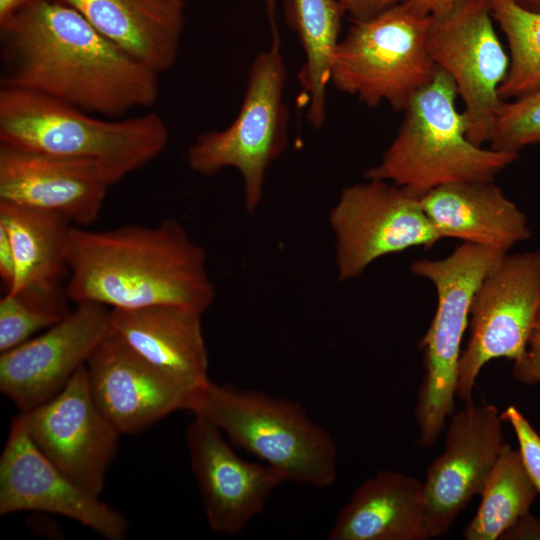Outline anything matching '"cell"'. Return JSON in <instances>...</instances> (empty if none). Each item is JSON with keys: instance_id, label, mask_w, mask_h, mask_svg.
I'll use <instances>...</instances> for the list:
<instances>
[{"instance_id": "cell-13", "label": "cell", "mask_w": 540, "mask_h": 540, "mask_svg": "<svg viewBox=\"0 0 540 540\" xmlns=\"http://www.w3.org/2000/svg\"><path fill=\"white\" fill-rule=\"evenodd\" d=\"M503 419L493 404L465 403L453 412L442 453L422 481L430 538L445 535L487 479L507 445Z\"/></svg>"}, {"instance_id": "cell-25", "label": "cell", "mask_w": 540, "mask_h": 540, "mask_svg": "<svg viewBox=\"0 0 540 540\" xmlns=\"http://www.w3.org/2000/svg\"><path fill=\"white\" fill-rule=\"evenodd\" d=\"M476 514L465 527L466 540H498L530 508L539 493L527 474L518 449L502 450L480 494Z\"/></svg>"}, {"instance_id": "cell-2", "label": "cell", "mask_w": 540, "mask_h": 540, "mask_svg": "<svg viewBox=\"0 0 540 540\" xmlns=\"http://www.w3.org/2000/svg\"><path fill=\"white\" fill-rule=\"evenodd\" d=\"M66 258L64 288L75 304L94 302L110 309L171 305L203 314L215 299L205 249L174 219L102 231L72 225Z\"/></svg>"}, {"instance_id": "cell-3", "label": "cell", "mask_w": 540, "mask_h": 540, "mask_svg": "<svg viewBox=\"0 0 540 540\" xmlns=\"http://www.w3.org/2000/svg\"><path fill=\"white\" fill-rule=\"evenodd\" d=\"M168 141L155 112L107 119L36 92L0 90V143L94 161L113 184L153 161Z\"/></svg>"}, {"instance_id": "cell-8", "label": "cell", "mask_w": 540, "mask_h": 540, "mask_svg": "<svg viewBox=\"0 0 540 540\" xmlns=\"http://www.w3.org/2000/svg\"><path fill=\"white\" fill-rule=\"evenodd\" d=\"M287 77L280 41H272L250 66L243 100L232 123L198 135L186 152L187 166L199 175L237 170L248 214L260 206L267 170L288 146Z\"/></svg>"}, {"instance_id": "cell-12", "label": "cell", "mask_w": 540, "mask_h": 540, "mask_svg": "<svg viewBox=\"0 0 540 540\" xmlns=\"http://www.w3.org/2000/svg\"><path fill=\"white\" fill-rule=\"evenodd\" d=\"M20 412L41 453L80 487L100 497L121 434L97 406L86 364L54 397Z\"/></svg>"}, {"instance_id": "cell-27", "label": "cell", "mask_w": 540, "mask_h": 540, "mask_svg": "<svg viewBox=\"0 0 540 540\" xmlns=\"http://www.w3.org/2000/svg\"><path fill=\"white\" fill-rule=\"evenodd\" d=\"M65 288L28 287L0 300V353L61 321L70 311Z\"/></svg>"}, {"instance_id": "cell-26", "label": "cell", "mask_w": 540, "mask_h": 540, "mask_svg": "<svg viewBox=\"0 0 540 540\" xmlns=\"http://www.w3.org/2000/svg\"><path fill=\"white\" fill-rule=\"evenodd\" d=\"M509 47V69L498 94L511 100L540 89V13L513 0H488Z\"/></svg>"}, {"instance_id": "cell-22", "label": "cell", "mask_w": 540, "mask_h": 540, "mask_svg": "<svg viewBox=\"0 0 540 540\" xmlns=\"http://www.w3.org/2000/svg\"><path fill=\"white\" fill-rule=\"evenodd\" d=\"M328 538L429 539L422 481L398 471H378L361 483L340 510Z\"/></svg>"}, {"instance_id": "cell-28", "label": "cell", "mask_w": 540, "mask_h": 540, "mask_svg": "<svg viewBox=\"0 0 540 540\" xmlns=\"http://www.w3.org/2000/svg\"><path fill=\"white\" fill-rule=\"evenodd\" d=\"M489 143L492 149L518 154L540 144V89L502 101Z\"/></svg>"}, {"instance_id": "cell-31", "label": "cell", "mask_w": 540, "mask_h": 540, "mask_svg": "<svg viewBox=\"0 0 540 540\" xmlns=\"http://www.w3.org/2000/svg\"><path fill=\"white\" fill-rule=\"evenodd\" d=\"M402 0H340L345 14L352 21L366 20L374 17L385 9Z\"/></svg>"}, {"instance_id": "cell-7", "label": "cell", "mask_w": 540, "mask_h": 540, "mask_svg": "<svg viewBox=\"0 0 540 540\" xmlns=\"http://www.w3.org/2000/svg\"><path fill=\"white\" fill-rule=\"evenodd\" d=\"M431 15L401 1L372 18L352 21L335 51L330 84L370 107L404 111L436 75L428 35Z\"/></svg>"}, {"instance_id": "cell-30", "label": "cell", "mask_w": 540, "mask_h": 540, "mask_svg": "<svg viewBox=\"0 0 540 540\" xmlns=\"http://www.w3.org/2000/svg\"><path fill=\"white\" fill-rule=\"evenodd\" d=\"M513 378L525 385L540 383V306L523 356L513 362Z\"/></svg>"}, {"instance_id": "cell-20", "label": "cell", "mask_w": 540, "mask_h": 540, "mask_svg": "<svg viewBox=\"0 0 540 540\" xmlns=\"http://www.w3.org/2000/svg\"><path fill=\"white\" fill-rule=\"evenodd\" d=\"M201 316L171 305L111 309V326L144 359L198 389L209 381Z\"/></svg>"}, {"instance_id": "cell-24", "label": "cell", "mask_w": 540, "mask_h": 540, "mask_svg": "<svg viewBox=\"0 0 540 540\" xmlns=\"http://www.w3.org/2000/svg\"><path fill=\"white\" fill-rule=\"evenodd\" d=\"M286 20L305 55L299 73L307 119L318 129L326 118V94L333 57L340 42V0H284Z\"/></svg>"}, {"instance_id": "cell-34", "label": "cell", "mask_w": 540, "mask_h": 540, "mask_svg": "<svg viewBox=\"0 0 540 540\" xmlns=\"http://www.w3.org/2000/svg\"><path fill=\"white\" fill-rule=\"evenodd\" d=\"M416 7L424 13L435 15L439 14L459 0H402Z\"/></svg>"}, {"instance_id": "cell-9", "label": "cell", "mask_w": 540, "mask_h": 540, "mask_svg": "<svg viewBox=\"0 0 540 540\" xmlns=\"http://www.w3.org/2000/svg\"><path fill=\"white\" fill-rule=\"evenodd\" d=\"M337 278H359L378 259L441 240L420 199L401 187L365 179L343 188L328 213Z\"/></svg>"}, {"instance_id": "cell-36", "label": "cell", "mask_w": 540, "mask_h": 540, "mask_svg": "<svg viewBox=\"0 0 540 540\" xmlns=\"http://www.w3.org/2000/svg\"><path fill=\"white\" fill-rule=\"evenodd\" d=\"M267 19L270 25L272 41H280L278 28L276 25V8L278 0H264Z\"/></svg>"}, {"instance_id": "cell-32", "label": "cell", "mask_w": 540, "mask_h": 540, "mask_svg": "<svg viewBox=\"0 0 540 540\" xmlns=\"http://www.w3.org/2000/svg\"><path fill=\"white\" fill-rule=\"evenodd\" d=\"M500 540H540V518L529 512L517 518L500 536Z\"/></svg>"}, {"instance_id": "cell-15", "label": "cell", "mask_w": 540, "mask_h": 540, "mask_svg": "<svg viewBox=\"0 0 540 540\" xmlns=\"http://www.w3.org/2000/svg\"><path fill=\"white\" fill-rule=\"evenodd\" d=\"M40 511L68 517L109 540H122L126 517L62 473L32 442L20 412L0 457V515Z\"/></svg>"}, {"instance_id": "cell-10", "label": "cell", "mask_w": 540, "mask_h": 540, "mask_svg": "<svg viewBox=\"0 0 540 540\" xmlns=\"http://www.w3.org/2000/svg\"><path fill=\"white\" fill-rule=\"evenodd\" d=\"M428 47L432 61L452 78L464 102L467 137L479 146L489 143L503 101L498 90L509 69L489 1L459 0L431 15Z\"/></svg>"}, {"instance_id": "cell-16", "label": "cell", "mask_w": 540, "mask_h": 540, "mask_svg": "<svg viewBox=\"0 0 540 540\" xmlns=\"http://www.w3.org/2000/svg\"><path fill=\"white\" fill-rule=\"evenodd\" d=\"M91 394L120 434H140L167 415L187 410L190 387L156 367L111 333L86 363Z\"/></svg>"}, {"instance_id": "cell-6", "label": "cell", "mask_w": 540, "mask_h": 540, "mask_svg": "<svg viewBox=\"0 0 540 540\" xmlns=\"http://www.w3.org/2000/svg\"><path fill=\"white\" fill-rule=\"evenodd\" d=\"M506 253L463 242L445 258H422L410 264L411 273L429 280L437 295L433 319L420 341L423 376L414 412L422 448L435 445L447 417L454 412L461 344L471 302L485 275Z\"/></svg>"}, {"instance_id": "cell-4", "label": "cell", "mask_w": 540, "mask_h": 540, "mask_svg": "<svg viewBox=\"0 0 540 540\" xmlns=\"http://www.w3.org/2000/svg\"><path fill=\"white\" fill-rule=\"evenodd\" d=\"M457 96L452 78L438 69L412 97L395 138L364 179L393 183L418 199L445 184L493 181L519 154L470 141Z\"/></svg>"}, {"instance_id": "cell-33", "label": "cell", "mask_w": 540, "mask_h": 540, "mask_svg": "<svg viewBox=\"0 0 540 540\" xmlns=\"http://www.w3.org/2000/svg\"><path fill=\"white\" fill-rule=\"evenodd\" d=\"M15 269V257L9 236L0 226V277L6 287V292L14 282Z\"/></svg>"}, {"instance_id": "cell-5", "label": "cell", "mask_w": 540, "mask_h": 540, "mask_svg": "<svg viewBox=\"0 0 540 540\" xmlns=\"http://www.w3.org/2000/svg\"><path fill=\"white\" fill-rule=\"evenodd\" d=\"M187 410L212 422L231 444L286 482L327 488L336 481V444L299 402L209 380L194 391Z\"/></svg>"}, {"instance_id": "cell-23", "label": "cell", "mask_w": 540, "mask_h": 540, "mask_svg": "<svg viewBox=\"0 0 540 540\" xmlns=\"http://www.w3.org/2000/svg\"><path fill=\"white\" fill-rule=\"evenodd\" d=\"M0 226L15 257V278L6 293L28 287H62L68 277L66 242L72 224L56 213L0 202Z\"/></svg>"}, {"instance_id": "cell-21", "label": "cell", "mask_w": 540, "mask_h": 540, "mask_svg": "<svg viewBox=\"0 0 540 540\" xmlns=\"http://www.w3.org/2000/svg\"><path fill=\"white\" fill-rule=\"evenodd\" d=\"M98 31L162 74L177 61L185 0H62Z\"/></svg>"}, {"instance_id": "cell-17", "label": "cell", "mask_w": 540, "mask_h": 540, "mask_svg": "<svg viewBox=\"0 0 540 540\" xmlns=\"http://www.w3.org/2000/svg\"><path fill=\"white\" fill-rule=\"evenodd\" d=\"M186 442L204 513L218 533L241 532L286 482L270 466L239 457L223 432L204 417L194 415Z\"/></svg>"}, {"instance_id": "cell-29", "label": "cell", "mask_w": 540, "mask_h": 540, "mask_svg": "<svg viewBox=\"0 0 540 540\" xmlns=\"http://www.w3.org/2000/svg\"><path fill=\"white\" fill-rule=\"evenodd\" d=\"M501 418L513 428L522 463L540 496V435L514 405L508 406Z\"/></svg>"}, {"instance_id": "cell-18", "label": "cell", "mask_w": 540, "mask_h": 540, "mask_svg": "<svg viewBox=\"0 0 540 540\" xmlns=\"http://www.w3.org/2000/svg\"><path fill=\"white\" fill-rule=\"evenodd\" d=\"M113 185L94 161L0 143V202L56 213L88 227Z\"/></svg>"}, {"instance_id": "cell-19", "label": "cell", "mask_w": 540, "mask_h": 540, "mask_svg": "<svg viewBox=\"0 0 540 540\" xmlns=\"http://www.w3.org/2000/svg\"><path fill=\"white\" fill-rule=\"evenodd\" d=\"M440 238L507 252L531 237L524 212L493 181L439 186L420 198Z\"/></svg>"}, {"instance_id": "cell-14", "label": "cell", "mask_w": 540, "mask_h": 540, "mask_svg": "<svg viewBox=\"0 0 540 540\" xmlns=\"http://www.w3.org/2000/svg\"><path fill=\"white\" fill-rule=\"evenodd\" d=\"M112 333L111 309L77 303L40 335L0 353V390L20 411L54 397Z\"/></svg>"}, {"instance_id": "cell-35", "label": "cell", "mask_w": 540, "mask_h": 540, "mask_svg": "<svg viewBox=\"0 0 540 540\" xmlns=\"http://www.w3.org/2000/svg\"><path fill=\"white\" fill-rule=\"evenodd\" d=\"M35 0H0V22Z\"/></svg>"}, {"instance_id": "cell-1", "label": "cell", "mask_w": 540, "mask_h": 540, "mask_svg": "<svg viewBox=\"0 0 540 540\" xmlns=\"http://www.w3.org/2000/svg\"><path fill=\"white\" fill-rule=\"evenodd\" d=\"M1 86L90 114L121 118L154 106L159 73L62 0H35L0 22Z\"/></svg>"}, {"instance_id": "cell-37", "label": "cell", "mask_w": 540, "mask_h": 540, "mask_svg": "<svg viewBox=\"0 0 540 540\" xmlns=\"http://www.w3.org/2000/svg\"><path fill=\"white\" fill-rule=\"evenodd\" d=\"M519 6L540 13V0H513Z\"/></svg>"}, {"instance_id": "cell-11", "label": "cell", "mask_w": 540, "mask_h": 540, "mask_svg": "<svg viewBox=\"0 0 540 540\" xmlns=\"http://www.w3.org/2000/svg\"><path fill=\"white\" fill-rule=\"evenodd\" d=\"M540 306V250L506 253L485 275L470 307L469 338L459 361L456 397L472 400L493 359H520Z\"/></svg>"}]
</instances>
